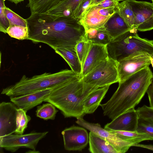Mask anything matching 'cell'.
I'll use <instances>...</instances> for the list:
<instances>
[{
  "label": "cell",
  "mask_w": 153,
  "mask_h": 153,
  "mask_svg": "<svg viewBox=\"0 0 153 153\" xmlns=\"http://www.w3.org/2000/svg\"><path fill=\"white\" fill-rule=\"evenodd\" d=\"M26 19L28 40L45 44L54 50L60 48L74 47L85 35L84 27L73 17L34 13Z\"/></svg>",
  "instance_id": "obj_1"
},
{
  "label": "cell",
  "mask_w": 153,
  "mask_h": 153,
  "mask_svg": "<svg viewBox=\"0 0 153 153\" xmlns=\"http://www.w3.org/2000/svg\"><path fill=\"white\" fill-rule=\"evenodd\" d=\"M153 73L149 67L132 74L119 83V86L110 99L100 104L104 115L112 120L140 102L153 82Z\"/></svg>",
  "instance_id": "obj_2"
},
{
  "label": "cell",
  "mask_w": 153,
  "mask_h": 153,
  "mask_svg": "<svg viewBox=\"0 0 153 153\" xmlns=\"http://www.w3.org/2000/svg\"><path fill=\"white\" fill-rule=\"evenodd\" d=\"M99 88L85 83L79 76L53 86L45 102L51 103L65 118L83 117V102L92 92Z\"/></svg>",
  "instance_id": "obj_3"
},
{
  "label": "cell",
  "mask_w": 153,
  "mask_h": 153,
  "mask_svg": "<svg viewBox=\"0 0 153 153\" xmlns=\"http://www.w3.org/2000/svg\"><path fill=\"white\" fill-rule=\"evenodd\" d=\"M78 76L72 70L67 69L53 73L46 72L31 77L24 75L15 84L3 88L1 94L10 97L22 95L52 87Z\"/></svg>",
  "instance_id": "obj_4"
},
{
  "label": "cell",
  "mask_w": 153,
  "mask_h": 153,
  "mask_svg": "<svg viewBox=\"0 0 153 153\" xmlns=\"http://www.w3.org/2000/svg\"><path fill=\"white\" fill-rule=\"evenodd\" d=\"M137 30L131 31L112 40L107 45L109 57L117 61L138 51L153 55V40L140 37Z\"/></svg>",
  "instance_id": "obj_5"
},
{
  "label": "cell",
  "mask_w": 153,
  "mask_h": 153,
  "mask_svg": "<svg viewBox=\"0 0 153 153\" xmlns=\"http://www.w3.org/2000/svg\"><path fill=\"white\" fill-rule=\"evenodd\" d=\"M118 61L109 58L81 78L85 83L99 88L118 82Z\"/></svg>",
  "instance_id": "obj_6"
},
{
  "label": "cell",
  "mask_w": 153,
  "mask_h": 153,
  "mask_svg": "<svg viewBox=\"0 0 153 153\" xmlns=\"http://www.w3.org/2000/svg\"><path fill=\"white\" fill-rule=\"evenodd\" d=\"M151 56L147 52L138 51L118 61L119 83L135 73L149 67Z\"/></svg>",
  "instance_id": "obj_7"
},
{
  "label": "cell",
  "mask_w": 153,
  "mask_h": 153,
  "mask_svg": "<svg viewBox=\"0 0 153 153\" xmlns=\"http://www.w3.org/2000/svg\"><path fill=\"white\" fill-rule=\"evenodd\" d=\"M48 133V131L32 132L27 134H12L0 137V147L12 152L20 148L36 150L39 141Z\"/></svg>",
  "instance_id": "obj_8"
},
{
  "label": "cell",
  "mask_w": 153,
  "mask_h": 153,
  "mask_svg": "<svg viewBox=\"0 0 153 153\" xmlns=\"http://www.w3.org/2000/svg\"><path fill=\"white\" fill-rule=\"evenodd\" d=\"M116 12V8H103L97 5L89 6L79 20L85 32L90 28L103 27L109 18Z\"/></svg>",
  "instance_id": "obj_9"
},
{
  "label": "cell",
  "mask_w": 153,
  "mask_h": 153,
  "mask_svg": "<svg viewBox=\"0 0 153 153\" xmlns=\"http://www.w3.org/2000/svg\"><path fill=\"white\" fill-rule=\"evenodd\" d=\"M134 16V28L144 32L153 30V3L146 1L126 0Z\"/></svg>",
  "instance_id": "obj_10"
},
{
  "label": "cell",
  "mask_w": 153,
  "mask_h": 153,
  "mask_svg": "<svg viewBox=\"0 0 153 153\" xmlns=\"http://www.w3.org/2000/svg\"><path fill=\"white\" fill-rule=\"evenodd\" d=\"M76 118V123L77 124L108 141L118 153L126 152L133 145L131 143L121 139L115 134L103 128L99 123H89L84 120L83 117Z\"/></svg>",
  "instance_id": "obj_11"
},
{
  "label": "cell",
  "mask_w": 153,
  "mask_h": 153,
  "mask_svg": "<svg viewBox=\"0 0 153 153\" xmlns=\"http://www.w3.org/2000/svg\"><path fill=\"white\" fill-rule=\"evenodd\" d=\"M64 147L68 151H81L89 143V134L86 129L75 126L62 131Z\"/></svg>",
  "instance_id": "obj_12"
},
{
  "label": "cell",
  "mask_w": 153,
  "mask_h": 153,
  "mask_svg": "<svg viewBox=\"0 0 153 153\" xmlns=\"http://www.w3.org/2000/svg\"><path fill=\"white\" fill-rule=\"evenodd\" d=\"M18 108L12 102H3L0 103V137L15 132Z\"/></svg>",
  "instance_id": "obj_13"
},
{
  "label": "cell",
  "mask_w": 153,
  "mask_h": 153,
  "mask_svg": "<svg viewBox=\"0 0 153 153\" xmlns=\"http://www.w3.org/2000/svg\"><path fill=\"white\" fill-rule=\"evenodd\" d=\"M53 86L22 95L10 97V100L18 108L27 112L44 102L51 93Z\"/></svg>",
  "instance_id": "obj_14"
},
{
  "label": "cell",
  "mask_w": 153,
  "mask_h": 153,
  "mask_svg": "<svg viewBox=\"0 0 153 153\" xmlns=\"http://www.w3.org/2000/svg\"><path fill=\"white\" fill-rule=\"evenodd\" d=\"M139 117L136 110L131 108L107 124L104 128L108 131H136Z\"/></svg>",
  "instance_id": "obj_15"
},
{
  "label": "cell",
  "mask_w": 153,
  "mask_h": 153,
  "mask_svg": "<svg viewBox=\"0 0 153 153\" xmlns=\"http://www.w3.org/2000/svg\"><path fill=\"white\" fill-rule=\"evenodd\" d=\"M107 46L92 43L82 67L81 79L109 58Z\"/></svg>",
  "instance_id": "obj_16"
},
{
  "label": "cell",
  "mask_w": 153,
  "mask_h": 153,
  "mask_svg": "<svg viewBox=\"0 0 153 153\" xmlns=\"http://www.w3.org/2000/svg\"><path fill=\"white\" fill-rule=\"evenodd\" d=\"M100 29L108 34L112 40L134 28L130 27L116 11Z\"/></svg>",
  "instance_id": "obj_17"
},
{
  "label": "cell",
  "mask_w": 153,
  "mask_h": 153,
  "mask_svg": "<svg viewBox=\"0 0 153 153\" xmlns=\"http://www.w3.org/2000/svg\"><path fill=\"white\" fill-rule=\"evenodd\" d=\"M54 51L65 61L71 70L80 77L82 67L75 47L60 48L56 49Z\"/></svg>",
  "instance_id": "obj_18"
},
{
  "label": "cell",
  "mask_w": 153,
  "mask_h": 153,
  "mask_svg": "<svg viewBox=\"0 0 153 153\" xmlns=\"http://www.w3.org/2000/svg\"><path fill=\"white\" fill-rule=\"evenodd\" d=\"M110 86L99 88L92 92L84 100L83 108L85 114L93 113L100 104Z\"/></svg>",
  "instance_id": "obj_19"
},
{
  "label": "cell",
  "mask_w": 153,
  "mask_h": 153,
  "mask_svg": "<svg viewBox=\"0 0 153 153\" xmlns=\"http://www.w3.org/2000/svg\"><path fill=\"white\" fill-rule=\"evenodd\" d=\"M88 150L92 153H118L108 141L90 131L89 134Z\"/></svg>",
  "instance_id": "obj_20"
},
{
  "label": "cell",
  "mask_w": 153,
  "mask_h": 153,
  "mask_svg": "<svg viewBox=\"0 0 153 153\" xmlns=\"http://www.w3.org/2000/svg\"><path fill=\"white\" fill-rule=\"evenodd\" d=\"M64 0H28L26 7L31 13H45Z\"/></svg>",
  "instance_id": "obj_21"
},
{
  "label": "cell",
  "mask_w": 153,
  "mask_h": 153,
  "mask_svg": "<svg viewBox=\"0 0 153 153\" xmlns=\"http://www.w3.org/2000/svg\"><path fill=\"white\" fill-rule=\"evenodd\" d=\"M115 134L121 139L134 144L146 140H153V138L150 136L144 133L137 131H125L109 130Z\"/></svg>",
  "instance_id": "obj_22"
},
{
  "label": "cell",
  "mask_w": 153,
  "mask_h": 153,
  "mask_svg": "<svg viewBox=\"0 0 153 153\" xmlns=\"http://www.w3.org/2000/svg\"><path fill=\"white\" fill-rule=\"evenodd\" d=\"M85 36L93 43L105 45L112 41L111 37L100 29L90 28L85 32Z\"/></svg>",
  "instance_id": "obj_23"
},
{
  "label": "cell",
  "mask_w": 153,
  "mask_h": 153,
  "mask_svg": "<svg viewBox=\"0 0 153 153\" xmlns=\"http://www.w3.org/2000/svg\"><path fill=\"white\" fill-rule=\"evenodd\" d=\"M116 10L120 16L131 28H134V16L132 8L126 0L119 3Z\"/></svg>",
  "instance_id": "obj_24"
},
{
  "label": "cell",
  "mask_w": 153,
  "mask_h": 153,
  "mask_svg": "<svg viewBox=\"0 0 153 153\" xmlns=\"http://www.w3.org/2000/svg\"><path fill=\"white\" fill-rule=\"evenodd\" d=\"M83 0H64L48 10L46 13L57 15L65 10H69L72 12L74 16L75 11L80 2Z\"/></svg>",
  "instance_id": "obj_25"
},
{
  "label": "cell",
  "mask_w": 153,
  "mask_h": 153,
  "mask_svg": "<svg viewBox=\"0 0 153 153\" xmlns=\"http://www.w3.org/2000/svg\"><path fill=\"white\" fill-rule=\"evenodd\" d=\"M58 112L53 105L48 102L37 107L36 115L37 117L45 120H54Z\"/></svg>",
  "instance_id": "obj_26"
},
{
  "label": "cell",
  "mask_w": 153,
  "mask_h": 153,
  "mask_svg": "<svg viewBox=\"0 0 153 153\" xmlns=\"http://www.w3.org/2000/svg\"><path fill=\"white\" fill-rule=\"evenodd\" d=\"M92 42L85 36L79 41L75 46L76 52L82 67L89 52Z\"/></svg>",
  "instance_id": "obj_27"
},
{
  "label": "cell",
  "mask_w": 153,
  "mask_h": 153,
  "mask_svg": "<svg viewBox=\"0 0 153 153\" xmlns=\"http://www.w3.org/2000/svg\"><path fill=\"white\" fill-rule=\"evenodd\" d=\"M27 112L18 108L16 117V129L15 132L17 134H22L27 127L28 123L31 119V117L26 114Z\"/></svg>",
  "instance_id": "obj_28"
},
{
  "label": "cell",
  "mask_w": 153,
  "mask_h": 153,
  "mask_svg": "<svg viewBox=\"0 0 153 153\" xmlns=\"http://www.w3.org/2000/svg\"><path fill=\"white\" fill-rule=\"evenodd\" d=\"M7 33L11 37L20 40L28 39L29 32L28 27L17 25H10Z\"/></svg>",
  "instance_id": "obj_29"
},
{
  "label": "cell",
  "mask_w": 153,
  "mask_h": 153,
  "mask_svg": "<svg viewBox=\"0 0 153 153\" xmlns=\"http://www.w3.org/2000/svg\"><path fill=\"white\" fill-rule=\"evenodd\" d=\"M5 10L7 17L9 21L10 25H17L27 27L26 19H23L6 6L5 7Z\"/></svg>",
  "instance_id": "obj_30"
},
{
  "label": "cell",
  "mask_w": 153,
  "mask_h": 153,
  "mask_svg": "<svg viewBox=\"0 0 153 153\" xmlns=\"http://www.w3.org/2000/svg\"><path fill=\"white\" fill-rule=\"evenodd\" d=\"M5 0H0V31L6 33L7 29L10 24L5 12Z\"/></svg>",
  "instance_id": "obj_31"
},
{
  "label": "cell",
  "mask_w": 153,
  "mask_h": 153,
  "mask_svg": "<svg viewBox=\"0 0 153 153\" xmlns=\"http://www.w3.org/2000/svg\"><path fill=\"white\" fill-rule=\"evenodd\" d=\"M136 131L147 134L153 138V124L139 118Z\"/></svg>",
  "instance_id": "obj_32"
},
{
  "label": "cell",
  "mask_w": 153,
  "mask_h": 153,
  "mask_svg": "<svg viewBox=\"0 0 153 153\" xmlns=\"http://www.w3.org/2000/svg\"><path fill=\"white\" fill-rule=\"evenodd\" d=\"M139 118L153 124V108L144 105L136 110Z\"/></svg>",
  "instance_id": "obj_33"
},
{
  "label": "cell",
  "mask_w": 153,
  "mask_h": 153,
  "mask_svg": "<svg viewBox=\"0 0 153 153\" xmlns=\"http://www.w3.org/2000/svg\"><path fill=\"white\" fill-rule=\"evenodd\" d=\"M92 0H83L77 8L74 14V17L79 20L85 10L90 6Z\"/></svg>",
  "instance_id": "obj_34"
},
{
  "label": "cell",
  "mask_w": 153,
  "mask_h": 153,
  "mask_svg": "<svg viewBox=\"0 0 153 153\" xmlns=\"http://www.w3.org/2000/svg\"><path fill=\"white\" fill-rule=\"evenodd\" d=\"M119 3V2L115 0H104L95 5L103 8H116Z\"/></svg>",
  "instance_id": "obj_35"
},
{
  "label": "cell",
  "mask_w": 153,
  "mask_h": 153,
  "mask_svg": "<svg viewBox=\"0 0 153 153\" xmlns=\"http://www.w3.org/2000/svg\"><path fill=\"white\" fill-rule=\"evenodd\" d=\"M147 93L149 97L150 107L153 108V82L150 84L147 91Z\"/></svg>",
  "instance_id": "obj_36"
},
{
  "label": "cell",
  "mask_w": 153,
  "mask_h": 153,
  "mask_svg": "<svg viewBox=\"0 0 153 153\" xmlns=\"http://www.w3.org/2000/svg\"><path fill=\"white\" fill-rule=\"evenodd\" d=\"M133 146L146 149L153 151V145H145L138 143L134 144Z\"/></svg>",
  "instance_id": "obj_37"
},
{
  "label": "cell",
  "mask_w": 153,
  "mask_h": 153,
  "mask_svg": "<svg viewBox=\"0 0 153 153\" xmlns=\"http://www.w3.org/2000/svg\"><path fill=\"white\" fill-rule=\"evenodd\" d=\"M104 0H92L89 6L97 5Z\"/></svg>",
  "instance_id": "obj_38"
},
{
  "label": "cell",
  "mask_w": 153,
  "mask_h": 153,
  "mask_svg": "<svg viewBox=\"0 0 153 153\" xmlns=\"http://www.w3.org/2000/svg\"><path fill=\"white\" fill-rule=\"evenodd\" d=\"M14 3L15 4H17L23 1L24 0H8Z\"/></svg>",
  "instance_id": "obj_39"
},
{
  "label": "cell",
  "mask_w": 153,
  "mask_h": 153,
  "mask_svg": "<svg viewBox=\"0 0 153 153\" xmlns=\"http://www.w3.org/2000/svg\"><path fill=\"white\" fill-rule=\"evenodd\" d=\"M151 64L152 65V67L153 68V55L151 56Z\"/></svg>",
  "instance_id": "obj_40"
},
{
  "label": "cell",
  "mask_w": 153,
  "mask_h": 153,
  "mask_svg": "<svg viewBox=\"0 0 153 153\" xmlns=\"http://www.w3.org/2000/svg\"><path fill=\"white\" fill-rule=\"evenodd\" d=\"M115 1H125V0H115Z\"/></svg>",
  "instance_id": "obj_41"
},
{
  "label": "cell",
  "mask_w": 153,
  "mask_h": 153,
  "mask_svg": "<svg viewBox=\"0 0 153 153\" xmlns=\"http://www.w3.org/2000/svg\"><path fill=\"white\" fill-rule=\"evenodd\" d=\"M152 3H153V0H151Z\"/></svg>",
  "instance_id": "obj_42"
}]
</instances>
